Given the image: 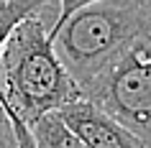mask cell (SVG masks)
<instances>
[{
    "instance_id": "7a4b0ae2",
    "label": "cell",
    "mask_w": 151,
    "mask_h": 148,
    "mask_svg": "<svg viewBox=\"0 0 151 148\" xmlns=\"http://www.w3.org/2000/svg\"><path fill=\"white\" fill-rule=\"evenodd\" d=\"M49 33L56 56L82 87L136 39L151 33V0H90Z\"/></svg>"
},
{
    "instance_id": "8992f818",
    "label": "cell",
    "mask_w": 151,
    "mask_h": 148,
    "mask_svg": "<svg viewBox=\"0 0 151 148\" xmlns=\"http://www.w3.org/2000/svg\"><path fill=\"white\" fill-rule=\"evenodd\" d=\"M49 0H8V3H0V51H3V44L10 36V31L16 28L23 18L39 13ZM3 94V89H0Z\"/></svg>"
},
{
    "instance_id": "ba28073f",
    "label": "cell",
    "mask_w": 151,
    "mask_h": 148,
    "mask_svg": "<svg viewBox=\"0 0 151 148\" xmlns=\"http://www.w3.org/2000/svg\"><path fill=\"white\" fill-rule=\"evenodd\" d=\"M5 117H8V107H5V100L0 94V120H5Z\"/></svg>"
},
{
    "instance_id": "5b68a950",
    "label": "cell",
    "mask_w": 151,
    "mask_h": 148,
    "mask_svg": "<svg viewBox=\"0 0 151 148\" xmlns=\"http://www.w3.org/2000/svg\"><path fill=\"white\" fill-rule=\"evenodd\" d=\"M31 135L36 148H87V143L72 130L56 112L39 117L31 125Z\"/></svg>"
},
{
    "instance_id": "6da1fadb",
    "label": "cell",
    "mask_w": 151,
    "mask_h": 148,
    "mask_svg": "<svg viewBox=\"0 0 151 148\" xmlns=\"http://www.w3.org/2000/svg\"><path fill=\"white\" fill-rule=\"evenodd\" d=\"M0 89L18 148H36L31 125L82 97L80 84L56 56L51 33L39 13L23 18L3 44Z\"/></svg>"
},
{
    "instance_id": "9c48e42d",
    "label": "cell",
    "mask_w": 151,
    "mask_h": 148,
    "mask_svg": "<svg viewBox=\"0 0 151 148\" xmlns=\"http://www.w3.org/2000/svg\"><path fill=\"white\" fill-rule=\"evenodd\" d=\"M0 3H8V0H0Z\"/></svg>"
},
{
    "instance_id": "3957f363",
    "label": "cell",
    "mask_w": 151,
    "mask_h": 148,
    "mask_svg": "<svg viewBox=\"0 0 151 148\" xmlns=\"http://www.w3.org/2000/svg\"><path fill=\"white\" fill-rule=\"evenodd\" d=\"M80 92L151 146V33L110 59Z\"/></svg>"
},
{
    "instance_id": "277c9868",
    "label": "cell",
    "mask_w": 151,
    "mask_h": 148,
    "mask_svg": "<svg viewBox=\"0 0 151 148\" xmlns=\"http://www.w3.org/2000/svg\"><path fill=\"white\" fill-rule=\"evenodd\" d=\"M56 115L87 143V148H151L143 138L85 97L59 107Z\"/></svg>"
},
{
    "instance_id": "52a82bcc",
    "label": "cell",
    "mask_w": 151,
    "mask_h": 148,
    "mask_svg": "<svg viewBox=\"0 0 151 148\" xmlns=\"http://www.w3.org/2000/svg\"><path fill=\"white\" fill-rule=\"evenodd\" d=\"M0 148H18V138H16L10 117L0 120Z\"/></svg>"
}]
</instances>
